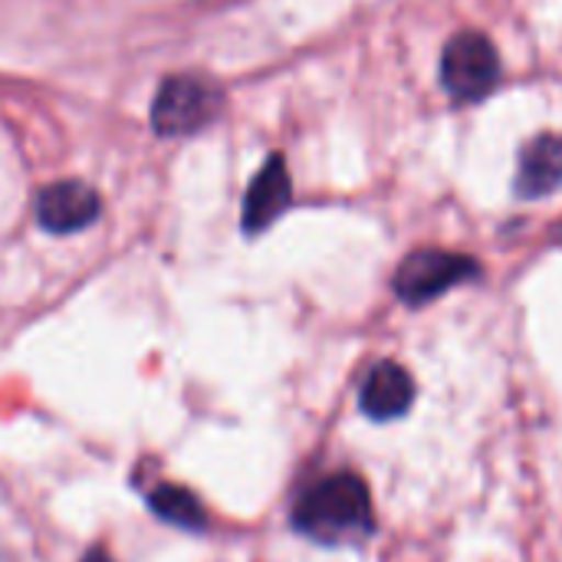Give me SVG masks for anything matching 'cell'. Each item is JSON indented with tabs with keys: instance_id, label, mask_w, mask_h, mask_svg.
<instances>
[{
	"instance_id": "4",
	"label": "cell",
	"mask_w": 562,
	"mask_h": 562,
	"mask_svg": "<svg viewBox=\"0 0 562 562\" xmlns=\"http://www.w3.org/2000/svg\"><path fill=\"white\" fill-rule=\"evenodd\" d=\"M481 273L474 257L448 254V250H415L402 260L395 273V293L408 306H425L445 296L451 286L474 280Z\"/></svg>"
},
{
	"instance_id": "10",
	"label": "cell",
	"mask_w": 562,
	"mask_h": 562,
	"mask_svg": "<svg viewBox=\"0 0 562 562\" xmlns=\"http://www.w3.org/2000/svg\"><path fill=\"white\" fill-rule=\"evenodd\" d=\"M82 562H112V560H109V557H105L102 550H92V553H89V557H86Z\"/></svg>"
},
{
	"instance_id": "6",
	"label": "cell",
	"mask_w": 562,
	"mask_h": 562,
	"mask_svg": "<svg viewBox=\"0 0 562 562\" xmlns=\"http://www.w3.org/2000/svg\"><path fill=\"white\" fill-rule=\"evenodd\" d=\"M293 198V184H290V171L286 161L280 155H270L267 165L254 175L247 194H244V231L247 234H260L267 231L290 204Z\"/></svg>"
},
{
	"instance_id": "5",
	"label": "cell",
	"mask_w": 562,
	"mask_h": 562,
	"mask_svg": "<svg viewBox=\"0 0 562 562\" xmlns=\"http://www.w3.org/2000/svg\"><path fill=\"white\" fill-rule=\"evenodd\" d=\"M102 214L99 194L82 181L46 184L36 198V221L49 234H76L95 224Z\"/></svg>"
},
{
	"instance_id": "7",
	"label": "cell",
	"mask_w": 562,
	"mask_h": 562,
	"mask_svg": "<svg viewBox=\"0 0 562 562\" xmlns=\"http://www.w3.org/2000/svg\"><path fill=\"white\" fill-rule=\"evenodd\" d=\"M517 194L524 201H537L547 198L562 188V135L557 132H543L537 138H530L520 151V165H517V181H514Z\"/></svg>"
},
{
	"instance_id": "9",
	"label": "cell",
	"mask_w": 562,
	"mask_h": 562,
	"mask_svg": "<svg viewBox=\"0 0 562 562\" xmlns=\"http://www.w3.org/2000/svg\"><path fill=\"white\" fill-rule=\"evenodd\" d=\"M148 504H151L155 517H161L165 524H175L181 530H204V524H207V514H204L201 501L188 487L161 484V487L151 491Z\"/></svg>"
},
{
	"instance_id": "8",
	"label": "cell",
	"mask_w": 562,
	"mask_h": 562,
	"mask_svg": "<svg viewBox=\"0 0 562 562\" xmlns=\"http://www.w3.org/2000/svg\"><path fill=\"white\" fill-rule=\"evenodd\" d=\"M412 398H415V382L398 362H379L366 375L362 392H359L362 412L375 422H392V418L405 415Z\"/></svg>"
},
{
	"instance_id": "2",
	"label": "cell",
	"mask_w": 562,
	"mask_h": 562,
	"mask_svg": "<svg viewBox=\"0 0 562 562\" xmlns=\"http://www.w3.org/2000/svg\"><path fill=\"white\" fill-rule=\"evenodd\" d=\"M497 79H501V56L484 33L464 30L445 46L441 82L454 99L477 102L497 86Z\"/></svg>"
},
{
	"instance_id": "1",
	"label": "cell",
	"mask_w": 562,
	"mask_h": 562,
	"mask_svg": "<svg viewBox=\"0 0 562 562\" xmlns=\"http://www.w3.org/2000/svg\"><path fill=\"white\" fill-rule=\"evenodd\" d=\"M293 524L303 537L329 547L362 540L372 530V497L366 481L356 474L323 477L300 497Z\"/></svg>"
},
{
	"instance_id": "3",
	"label": "cell",
	"mask_w": 562,
	"mask_h": 562,
	"mask_svg": "<svg viewBox=\"0 0 562 562\" xmlns=\"http://www.w3.org/2000/svg\"><path fill=\"white\" fill-rule=\"evenodd\" d=\"M221 112V92L198 76H168L151 102V125L158 135H194Z\"/></svg>"
}]
</instances>
